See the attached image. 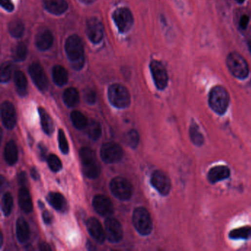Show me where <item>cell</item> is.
Instances as JSON below:
<instances>
[{
  "instance_id": "6da1fadb",
  "label": "cell",
  "mask_w": 251,
  "mask_h": 251,
  "mask_svg": "<svg viewBox=\"0 0 251 251\" xmlns=\"http://www.w3.org/2000/svg\"><path fill=\"white\" fill-rule=\"evenodd\" d=\"M65 50L68 58L73 68L80 70L84 65V46L81 39L77 35H73L66 39Z\"/></svg>"
},
{
  "instance_id": "7a4b0ae2",
  "label": "cell",
  "mask_w": 251,
  "mask_h": 251,
  "mask_svg": "<svg viewBox=\"0 0 251 251\" xmlns=\"http://www.w3.org/2000/svg\"><path fill=\"white\" fill-rule=\"evenodd\" d=\"M230 102L229 92L223 86L212 88L209 93V104L211 109L219 115L226 113Z\"/></svg>"
},
{
  "instance_id": "3957f363",
  "label": "cell",
  "mask_w": 251,
  "mask_h": 251,
  "mask_svg": "<svg viewBox=\"0 0 251 251\" xmlns=\"http://www.w3.org/2000/svg\"><path fill=\"white\" fill-rule=\"evenodd\" d=\"M80 159L83 172L86 177L95 179L99 177L101 172L100 164L96 154L90 148H83L80 151Z\"/></svg>"
},
{
  "instance_id": "277c9868",
  "label": "cell",
  "mask_w": 251,
  "mask_h": 251,
  "mask_svg": "<svg viewBox=\"0 0 251 251\" xmlns=\"http://www.w3.org/2000/svg\"><path fill=\"white\" fill-rule=\"evenodd\" d=\"M226 64L231 73L236 78L245 79L249 76L248 63L239 53H231L226 59Z\"/></svg>"
},
{
  "instance_id": "5b68a950",
  "label": "cell",
  "mask_w": 251,
  "mask_h": 251,
  "mask_svg": "<svg viewBox=\"0 0 251 251\" xmlns=\"http://www.w3.org/2000/svg\"><path fill=\"white\" fill-rule=\"evenodd\" d=\"M133 223L135 230L142 236H148L152 232V218L149 212L145 208L138 207L134 210Z\"/></svg>"
},
{
  "instance_id": "8992f818",
  "label": "cell",
  "mask_w": 251,
  "mask_h": 251,
  "mask_svg": "<svg viewBox=\"0 0 251 251\" xmlns=\"http://www.w3.org/2000/svg\"><path fill=\"white\" fill-rule=\"evenodd\" d=\"M108 97L113 106L117 109H125L131 104V95L123 85L115 83L109 88Z\"/></svg>"
},
{
  "instance_id": "52a82bcc",
  "label": "cell",
  "mask_w": 251,
  "mask_h": 251,
  "mask_svg": "<svg viewBox=\"0 0 251 251\" xmlns=\"http://www.w3.org/2000/svg\"><path fill=\"white\" fill-rule=\"evenodd\" d=\"M110 190L112 194L121 200H128L133 195L132 185L125 177H116L110 183Z\"/></svg>"
},
{
  "instance_id": "ba28073f",
  "label": "cell",
  "mask_w": 251,
  "mask_h": 251,
  "mask_svg": "<svg viewBox=\"0 0 251 251\" xmlns=\"http://www.w3.org/2000/svg\"><path fill=\"white\" fill-rule=\"evenodd\" d=\"M112 18L118 30L122 33L129 31L134 22L132 13L127 8L116 9L112 15Z\"/></svg>"
},
{
  "instance_id": "9c48e42d",
  "label": "cell",
  "mask_w": 251,
  "mask_h": 251,
  "mask_svg": "<svg viewBox=\"0 0 251 251\" xmlns=\"http://www.w3.org/2000/svg\"><path fill=\"white\" fill-rule=\"evenodd\" d=\"M100 155L104 162L107 164H115L122 159L123 150L116 143H105L101 148Z\"/></svg>"
},
{
  "instance_id": "30bf717a",
  "label": "cell",
  "mask_w": 251,
  "mask_h": 251,
  "mask_svg": "<svg viewBox=\"0 0 251 251\" xmlns=\"http://www.w3.org/2000/svg\"><path fill=\"white\" fill-rule=\"evenodd\" d=\"M151 74L157 89L164 90L168 84V75L164 65L158 60H152L150 65Z\"/></svg>"
},
{
  "instance_id": "8fae6325",
  "label": "cell",
  "mask_w": 251,
  "mask_h": 251,
  "mask_svg": "<svg viewBox=\"0 0 251 251\" xmlns=\"http://www.w3.org/2000/svg\"><path fill=\"white\" fill-rule=\"evenodd\" d=\"M151 183L161 195H168L171 190L172 184L170 177L161 170H155L153 173Z\"/></svg>"
},
{
  "instance_id": "7c38bea8",
  "label": "cell",
  "mask_w": 251,
  "mask_h": 251,
  "mask_svg": "<svg viewBox=\"0 0 251 251\" xmlns=\"http://www.w3.org/2000/svg\"><path fill=\"white\" fill-rule=\"evenodd\" d=\"M105 232L107 239L112 243H117L123 238L122 225L116 219L109 217L105 221Z\"/></svg>"
},
{
  "instance_id": "4fadbf2b",
  "label": "cell",
  "mask_w": 251,
  "mask_h": 251,
  "mask_svg": "<svg viewBox=\"0 0 251 251\" xmlns=\"http://www.w3.org/2000/svg\"><path fill=\"white\" fill-rule=\"evenodd\" d=\"M29 73L32 80L40 91L47 90L48 80L42 66L39 63H33L29 66Z\"/></svg>"
},
{
  "instance_id": "5bb4252c",
  "label": "cell",
  "mask_w": 251,
  "mask_h": 251,
  "mask_svg": "<svg viewBox=\"0 0 251 251\" xmlns=\"http://www.w3.org/2000/svg\"><path fill=\"white\" fill-rule=\"evenodd\" d=\"M1 117L7 129H13L17 124V116L15 107L9 101H5L1 105Z\"/></svg>"
},
{
  "instance_id": "9a60e30c",
  "label": "cell",
  "mask_w": 251,
  "mask_h": 251,
  "mask_svg": "<svg viewBox=\"0 0 251 251\" xmlns=\"http://www.w3.org/2000/svg\"><path fill=\"white\" fill-rule=\"evenodd\" d=\"M86 33L88 38L92 42L95 44L100 42L104 36V28L102 22L97 18H92L88 20Z\"/></svg>"
},
{
  "instance_id": "2e32d148",
  "label": "cell",
  "mask_w": 251,
  "mask_h": 251,
  "mask_svg": "<svg viewBox=\"0 0 251 251\" xmlns=\"http://www.w3.org/2000/svg\"><path fill=\"white\" fill-rule=\"evenodd\" d=\"M93 207L97 213L102 217H108L113 213V203L109 197L102 194H97L93 199Z\"/></svg>"
},
{
  "instance_id": "e0dca14e",
  "label": "cell",
  "mask_w": 251,
  "mask_h": 251,
  "mask_svg": "<svg viewBox=\"0 0 251 251\" xmlns=\"http://www.w3.org/2000/svg\"><path fill=\"white\" fill-rule=\"evenodd\" d=\"M86 226H87L88 232H89L92 238L98 243H103L106 235L100 222L95 217H91L88 220Z\"/></svg>"
},
{
  "instance_id": "ac0fdd59",
  "label": "cell",
  "mask_w": 251,
  "mask_h": 251,
  "mask_svg": "<svg viewBox=\"0 0 251 251\" xmlns=\"http://www.w3.org/2000/svg\"><path fill=\"white\" fill-rule=\"evenodd\" d=\"M231 170L227 166H216L212 167L208 173V181L211 184H216L219 181L230 177Z\"/></svg>"
},
{
  "instance_id": "d6986e66",
  "label": "cell",
  "mask_w": 251,
  "mask_h": 251,
  "mask_svg": "<svg viewBox=\"0 0 251 251\" xmlns=\"http://www.w3.org/2000/svg\"><path fill=\"white\" fill-rule=\"evenodd\" d=\"M53 34L49 30H43L39 32L36 37V45L40 50L45 51L49 50L53 46Z\"/></svg>"
},
{
  "instance_id": "ffe728a7",
  "label": "cell",
  "mask_w": 251,
  "mask_h": 251,
  "mask_svg": "<svg viewBox=\"0 0 251 251\" xmlns=\"http://www.w3.org/2000/svg\"><path fill=\"white\" fill-rule=\"evenodd\" d=\"M43 2L46 9L54 15H61L68 9L66 0H43Z\"/></svg>"
},
{
  "instance_id": "44dd1931",
  "label": "cell",
  "mask_w": 251,
  "mask_h": 251,
  "mask_svg": "<svg viewBox=\"0 0 251 251\" xmlns=\"http://www.w3.org/2000/svg\"><path fill=\"white\" fill-rule=\"evenodd\" d=\"M47 200L50 206H53L56 210L60 212L67 211L68 204L64 196L60 193H50L47 196Z\"/></svg>"
},
{
  "instance_id": "7402d4cb",
  "label": "cell",
  "mask_w": 251,
  "mask_h": 251,
  "mask_svg": "<svg viewBox=\"0 0 251 251\" xmlns=\"http://www.w3.org/2000/svg\"><path fill=\"white\" fill-rule=\"evenodd\" d=\"M19 203L23 212L29 213L33 210V201L29 190L26 187H21L19 191Z\"/></svg>"
},
{
  "instance_id": "603a6c76",
  "label": "cell",
  "mask_w": 251,
  "mask_h": 251,
  "mask_svg": "<svg viewBox=\"0 0 251 251\" xmlns=\"http://www.w3.org/2000/svg\"><path fill=\"white\" fill-rule=\"evenodd\" d=\"M4 155H5V161L9 165H14L17 162L19 158V152L15 141L11 140L6 143Z\"/></svg>"
},
{
  "instance_id": "cb8c5ba5",
  "label": "cell",
  "mask_w": 251,
  "mask_h": 251,
  "mask_svg": "<svg viewBox=\"0 0 251 251\" xmlns=\"http://www.w3.org/2000/svg\"><path fill=\"white\" fill-rule=\"evenodd\" d=\"M30 236V227L24 217H19L17 221V236L21 243L27 242Z\"/></svg>"
},
{
  "instance_id": "d4e9b609",
  "label": "cell",
  "mask_w": 251,
  "mask_h": 251,
  "mask_svg": "<svg viewBox=\"0 0 251 251\" xmlns=\"http://www.w3.org/2000/svg\"><path fill=\"white\" fill-rule=\"evenodd\" d=\"M40 120H41V128L47 135H52L54 132V123L51 116L48 115L47 112L43 108H39Z\"/></svg>"
},
{
  "instance_id": "484cf974",
  "label": "cell",
  "mask_w": 251,
  "mask_h": 251,
  "mask_svg": "<svg viewBox=\"0 0 251 251\" xmlns=\"http://www.w3.org/2000/svg\"><path fill=\"white\" fill-rule=\"evenodd\" d=\"M65 104L69 108H74L80 102V95L76 88H68L64 91L63 95Z\"/></svg>"
},
{
  "instance_id": "4316f807",
  "label": "cell",
  "mask_w": 251,
  "mask_h": 251,
  "mask_svg": "<svg viewBox=\"0 0 251 251\" xmlns=\"http://www.w3.org/2000/svg\"><path fill=\"white\" fill-rule=\"evenodd\" d=\"M53 78L58 86H64L67 83L69 79L67 70L60 65H56L53 69Z\"/></svg>"
},
{
  "instance_id": "83f0119b",
  "label": "cell",
  "mask_w": 251,
  "mask_h": 251,
  "mask_svg": "<svg viewBox=\"0 0 251 251\" xmlns=\"http://www.w3.org/2000/svg\"><path fill=\"white\" fill-rule=\"evenodd\" d=\"M14 82L17 92L20 96H25L27 94V80L24 73L21 71H17L14 76Z\"/></svg>"
},
{
  "instance_id": "f1b7e54d",
  "label": "cell",
  "mask_w": 251,
  "mask_h": 251,
  "mask_svg": "<svg viewBox=\"0 0 251 251\" xmlns=\"http://www.w3.org/2000/svg\"><path fill=\"white\" fill-rule=\"evenodd\" d=\"M71 119L74 126L79 130L86 128L89 124V121L86 116L79 111H73L71 113Z\"/></svg>"
},
{
  "instance_id": "f546056e",
  "label": "cell",
  "mask_w": 251,
  "mask_h": 251,
  "mask_svg": "<svg viewBox=\"0 0 251 251\" xmlns=\"http://www.w3.org/2000/svg\"><path fill=\"white\" fill-rule=\"evenodd\" d=\"M232 239H249L251 238V226H245L233 229L229 233Z\"/></svg>"
},
{
  "instance_id": "4dcf8cb0",
  "label": "cell",
  "mask_w": 251,
  "mask_h": 251,
  "mask_svg": "<svg viewBox=\"0 0 251 251\" xmlns=\"http://www.w3.org/2000/svg\"><path fill=\"white\" fill-rule=\"evenodd\" d=\"M190 134L192 141L194 143V145L197 146H201L203 145L204 142V138L199 129L198 125L194 122H193L190 125Z\"/></svg>"
},
{
  "instance_id": "1f68e13d",
  "label": "cell",
  "mask_w": 251,
  "mask_h": 251,
  "mask_svg": "<svg viewBox=\"0 0 251 251\" xmlns=\"http://www.w3.org/2000/svg\"><path fill=\"white\" fill-rule=\"evenodd\" d=\"M10 34L14 38H20L22 37L24 32V25L21 21L15 19L11 21L8 25Z\"/></svg>"
},
{
  "instance_id": "d6a6232c",
  "label": "cell",
  "mask_w": 251,
  "mask_h": 251,
  "mask_svg": "<svg viewBox=\"0 0 251 251\" xmlns=\"http://www.w3.org/2000/svg\"><path fill=\"white\" fill-rule=\"evenodd\" d=\"M87 134L89 138L94 141H97L102 135V128L99 122L92 120L87 125Z\"/></svg>"
},
{
  "instance_id": "836d02e7",
  "label": "cell",
  "mask_w": 251,
  "mask_h": 251,
  "mask_svg": "<svg viewBox=\"0 0 251 251\" xmlns=\"http://www.w3.org/2000/svg\"><path fill=\"white\" fill-rule=\"evenodd\" d=\"M139 134L135 130L132 129L130 130L129 131L127 132L124 136V142L125 143V145L127 146L130 147V148L135 149L138 146V142H139Z\"/></svg>"
},
{
  "instance_id": "e575fe53",
  "label": "cell",
  "mask_w": 251,
  "mask_h": 251,
  "mask_svg": "<svg viewBox=\"0 0 251 251\" xmlns=\"http://www.w3.org/2000/svg\"><path fill=\"white\" fill-rule=\"evenodd\" d=\"M14 206V199L12 194L10 193L4 194L2 200V210L5 216H9L13 210Z\"/></svg>"
},
{
  "instance_id": "d590c367",
  "label": "cell",
  "mask_w": 251,
  "mask_h": 251,
  "mask_svg": "<svg viewBox=\"0 0 251 251\" xmlns=\"http://www.w3.org/2000/svg\"><path fill=\"white\" fill-rule=\"evenodd\" d=\"M27 47L25 44L20 43L16 46L15 49L13 51V58L17 61H22L26 58L27 56Z\"/></svg>"
},
{
  "instance_id": "8d00e7d4",
  "label": "cell",
  "mask_w": 251,
  "mask_h": 251,
  "mask_svg": "<svg viewBox=\"0 0 251 251\" xmlns=\"http://www.w3.org/2000/svg\"><path fill=\"white\" fill-rule=\"evenodd\" d=\"M13 72V65L10 62L2 63L1 66V82L6 83L11 78Z\"/></svg>"
},
{
  "instance_id": "74e56055",
  "label": "cell",
  "mask_w": 251,
  "mask_h": 251,
  "mask_svg": "<svg viewBox=\"0 0 251 251\" xmlns=\"http://www.w3.org/2000/svg\"><path fill=\"white\" fill-rule=\"evenodd\" d=\"M47 161V164H48L50 170L53 172H55V173L60 171L62 169V167H63L60 158L57 155H55V154H50V155H48Z\"/></svg>"
},
{
  "instance_id": "f35d334b",
  "label": "cell",
  "mask_w": 251,
  "mask_h": 251,
  "mask_svg": "<svg viewBox=\"0 0 251 251\" xmlns=\"http://www.w3.org/2000/svg\"><path fill=\"white\" fill-rule=\"evenodd\" d=\"M58 139L59 148H60V151L63 154H67L69 151V143H68L63 129L59 130Z\"/></svg>"
},
{
  "instance_id": "ab89813d",
  "label": "cell",
  "mask_w": 251,
  "mask_h": 251,
  "mask_svg": "<svg viewBox=\"0 0 251 251\" xmlns=\"http://www.w3.org/2000/svg\"><path fill=\"white\" fill-rule=\"evenodd\" d=\"M84 99L89 105H94L97 101L96 92L93 89H86L84 93Z\"/></svg>"
},
{
  "instance_id": "60d3db41",
  "label": "cell",
  "mask_w": 251,
  "mask_h": 251,
  "mask_svg": "<svg viewBox=\"0 0 251 251\" xmlns=\"http://www.w3.org/2000/svg\"><path fill=\"white\" fill-rule=\"evenodd\" d=\"M0 4L2 8H5L6 11L11 12L14 10V5L12 0H0Z\"/></svg>"
},
{
  "instance_id": "b9f144b4",
  "label": "cell",
  "mask_w": 251,
  "mask_h": 251,
  "mask_svg": "<svg viewBox=\"0 0 251 251\" xmlns=\"http://www.w3.org/2000/svg\"><path fill=\"white\" fill-rule=\"evenodd\" d=\"M250 17L248 15L245 14V15L242 16L239 20V27L242 30H245L248 27V23H249Z\"/></svg>"
},
{
  "instance_id": "7bdbcfd3",
  "label": "cell",
  "mask_w": 251,
  "mask_h": 251,
  "mask_svg": "<svg viewBox=\"0 0 251 251\" xmlns=\"http://www.w3.org/2000/svg\"><path fill=\"white\" fill-rule=\"evenodd\" d=\"M38 152L41 159L42 160V161L45 160L46 157H47V148H46L43 144H39V145Z\"/></svg>"
},
{
  "instance_id": "ee69618b",
  "label": "cell",
  "mask_w": 251,
  "mask_h": 251,
  "mask_svg": "<svg viewBox=\"0 0 251 251\" xmlns=\"http://www.w3.org/2000/svg\"><path fill=\"white\" fill-rule=\"evenodd\" d=\"M42 218L46 224H51L53 222V215L49 211L45 210L43 212Z\"/></svg>"
},
{
  "instance_id": "f6af8a7d",
  "label": "cell",
  "mask_w": 251,
  "mask_h": 251,
  "mask_svg": "<svg viewBox=\"0 0 251 251\" xmlns=\"http://www.w3.org/2000/svg\"><path fill=\"white\" fill-rule=\"evenodd\" d=\"M18 181L21 187H25L27 181V174H26V173H24V172H21V173H19L18 177Z\"/></svg>"
},
{
  "instance_id": "bcb514c9",
  "label": "cell",
  "mask_w": 251,
  "mask_h": 251,
  "mask_svg": "<svg viewBox=\"0 0 251 251\" xmlns=\"http://www.w3.org/2000/svg\"><path fill=\"white\" fill-rule=\"evenodd\" d=\"M30 174H31V177L34 179L35 181H39V180L40 174L37 168H35V167L32 168L31 170H30Z\"/></svg>"
},
{
  "instance_id": "7dc6e473",
  "label": "cell",
  "mask_w": 251,
  "mask_h": 251,
  "mask_svg": "<svg viewBox=\"0 0 251 251\" xmlns=\"http://www.w3.org/2000/svg\"><path fill=\"white\" fill-rule=\"evenodd\" d=\"M39 249L43 251H52V248H50V245L47 242H42L39 244Z\"/></svg>"
},
{
  "instance_id": "c3c4849f",
  "label": "cell",
  "mask_w": 251,
  "mask_h": 251,
  "mask_svg": "<svg viewBox=\"0 0 251 251\" xmlns=\"http://www.w3.org/2000/svg\"><path fill=\"white\" fill-rule=\"evenodd\" d=\"M82 3L86 4V5H89V4L93 3L95 0H80Z\"/></svg>"
},
{
  "instance_id": "681fc988",
  "label": "cell",
  "mask_w": 251,
  "mask_h": 251,
  "mask_svg": "<svg viewBox=\"0 0 251 251\" xmlns=\"http://www.w3.org/2000/svg\"><path fill=\"white\" fill-rule=\"evenodd\" d=\"M236 2L239 4H243L245 0H236Z\"/></svg>"
},
{
  "instance_id": "f907efd6",
  "label": "cell",
  "mask_w": 251,
  "mask_h": 251,
  "mask_svg": "<svg viewBox=\"0 0 251 251\" xmlns=\"http://www.w3.org/2000/svg\"><path fill=\"white\" fill-rule=\"evenodd\" d=\"M2 242H3V236H2V233L1 234V246L2 245Z\"/></svg>"
}]
</instances>
